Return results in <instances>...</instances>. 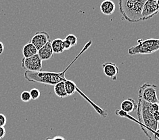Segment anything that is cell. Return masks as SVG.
<instances>
[{
	"mask_svg": "<svg viewBox=\"0 0 159 140\" xmlns=\"http://www.w3.org/2000/svg\"><path fill=\"white\" fill-rule=\"evenodd\" d=\"M92 40H89L88 43H87L84 47L83 48L80 53L78 54V55L76 56V57L70 63V65L63 71H62V72H52V71H37V72H31V71H26L25 72V78L27 81L33 83H39V84L52 86H54L59 82L66 81L67 79L65 78V73L66 72L67 70L73 65L75 61H76L83 53L88 50L91 45H92Z\"/></svg>",
	"mask_w": 159,
	"mask_h": 140,
	"instance_id": "obj_1",
	"label": "cell"
},
{
	"mask_svg": "<svg viewBox=\"0 0 159 140\" xmlns=\"http://www.w3.org/2000/svg\"><path fill=\"white\" fill-rule=\"evenodd\" d=\"M137 115L142 130L149 140H154L158 129V123L154 119L152 113L150 111V103L139 99Z\"/></svg>",
	"mask_w": 159,
	"mask_h": 140,
	"instance_id": "obj_2",
	"label": "cell"
},
{
	"mask_svg": "<svg viewBox=\"0 0 159 140\" xmlns=\"http://www.w3.org/2000/svg\"><path fill=\"white\" fill-rule=\"evenodd\" d=\"M147 0H119L120 12L124 20L132 23L142 20V9Z\"/></svg>",
	"mask_w": 159,
	"mask_h": 140,
	"instance_id": "obj_3",
	"label": "cell"
},
{
	"mask_svg": "<svg viewBox=\"0 0 159 140\" xmlns=\"http://www.w3.org/2000/svg\"><path fill=\"white\" fill-rule=\"evenodd\" d=\"M159 51V39H149L139 40V44L131 47L128 50L130 55L152 54Z\"/></svg>",
	"mask_w": 159,
	"mask_h": 140,
	"instance_id": "obj_4",
	"label": "cell"
},
{
	"mask_svg": "<svg viewBox=\"0 0 159 140\" xmlns=\"http://www.w3.org/2000/svg\"><path fill=\"white\" fill-rule=\"evenodd\" d=\"M157 86L155 84L145 83L140 86L138 92L139 99L149 103H157L158 100L157 94Z\"/></svg>",
	"mask_w": 159,
	"mask_h": 140,
	"instance_id": "obj_5",
	"label": "cell"
},
{
	"mask_svg": "<svg viewBox=\"0 0 159 140\" xmlns=\"http://www.w3.org/2000/svg\"><path fill=\"white\" fill-rule=\"evenodd\" d=\"M22 67L27 71L37 72L42 70L43 61L40 59L38 55H35L28 58L22 59Z\"/></svg>",
	"mask_w": 159,
	"mask_h": 140,
	"instance_id": "obj_6",
	"label": "cell"
},
{
	"mask_svg": "<svg viewBox=\"0 0 159 140\" xmlns=\"http://www.w3.org/2000/svg\"><path fill=\"white\" fill-rule=\"evenodd\" d=\"M159 12L157 0H147L142 9V20L152 18Z\"/></svg>",
	"mask_w": 159,
	"mask_h": 140,
	"instance_id": "obj_7",
	"label": "cell"
},
{
	"mask_svg": "<svg viewBox=\"0 0 159 140\" xmlns=\"http://www.w3.org/2000/svg\"><path fill=\"white\" fill-rule=\"evenodd\" d=\"M50 40V37L49 34L45 31H41L37 32L33 35L30 42L37 48V50H39L45 46Z\"/></svg>",
	"mask_w": 159,
	"mask_h": 140,
	"instance_id": "obj_8",
	"label": "cell"
},
{
	"mask_svg": "<svg viewBox=\"0 0 159 140\" xmlns=\"http://www.w3.org/2000/svg\"><path fill=\"white\" fill-rule=\"evenodd\" d=\"M103 67L104 74L112 80L116 81L117 79V75L119 74V69L115 63L112 62H107L102 65Z\"/></svg>",
	"mask_w": 159,
	"mask_h": 140,
	"instance_id": "obj_9",
	"label": "cell"
},
{
	"mask_svg": "<svg viewBox=\"0 0 159 140\" xmlns=\"http://www.w3.org/2000/svg\"><path fill=\"white\" fill-rule=\"evenodd\" d=\"M51 43L52 42L50 40L45 46L38 50L37 55H39L42 61H47V60L50 59L53 55H54V51L52 50Z\"/></svg>",
	"mask_w": 159,
	"mask_h": 140,
	"instance_id": "obj_10",
	"label": "cell"
},
{
	"mask_svg": "<svg viewBox=\"0 0 159 140\" xmlns=\"http://www.w3.org/2000/svg\"><path fill=\"white\" fill-rule=\"evenodd\" d=\"M100 8L102 14L107 16H111L115 12L116 6L112 0H104L100 4Z\"/></svg>",
	"mask_w": 159,
	"mask_h": 140,
	"instance_id": "obj_11",
	"label": "cell"
},
{
	"mask_svg": "<svg viewBox=\"0 0 159 140\" xmlns=\"http://www.w3.org/2000/svg\"><path fill=\"white\" fill-rule=\"evenodd\" d=\"M138 104L133 99V98H129L127 99L123 100L120 104L121 110L126 113H131L137 110Z\"/></svg>",
	"mask_w": 159,
	"mask_h": 140,
	"instance_id": "obj_12",
	"label": "cell"
},
{
	"mask_svg": "<svg viewBox=\"0 0 159 140\" xmlns=\"http://www.w3.org/2000/svg\"><path fill=\"white\" fill-rule=\"evenodd\" d=\"M37 53H38V50L31 42L26 43L22 48V54L25 58L30 57Z\"/></svg>",
	"mask_w": 159,
	"mask_h": 140,
	"instance_id": "obj_13",
	"label": "cell"
},
{
	"mask_svg": "<svg viewBox=\"0 0 159 140\" xmlns=\"http://www.w3.org/2000/svg\"><path fill=\"white\" fill-rule=\"evenodd\" d=\"M54 92L58 97L64 98H66L68 96L66 90H65V86H64V82H59L58 84L54 86Z\"/></svg>",
	"mask_w": 159,
	"mask_h": 140,
	"instance_id": "obj_14",
	"label": "cell"
},
{
	"mask_svg": "<svg viewBox=\"0 0 159 140\" xmlns=\"http://www.w3.org/2000/svg\"><path fill=\"white\" fill-rule=\"evenodd\" d=\"M63 40L60 39H56L53 40L52 44V50L54 51V53L60 54L64 51L63 48Z\"/></svg>",
	"mask_w": 159,
	"mask_h": 140,
	"instance_id": "obj_15",
	"label": "cell"
},
{
	"mask_svg": "<svg viewBox=\"0 0 159 140\" xmlns=\"http://www.w3.org/2000/svg\"><path fill=\"white\" fill-rule=\"evenodd\" d=\"M64 86H65V90L68 96H72L78 90L76 84L72 80H69V79L64 82Z\"/></svg>",
	"mask_w": 159,
	"mask_h": 140,
	"instance_id": "obj_16",
	"label": "cell"
},
{
	"mask_svg": "<svg viewBox=\"0 0 159 140\" xmlns=\"http://www.w3.org/2000/svg\"><path fill=\"white\" fill-rule=\"evenodd\" d=\"M65 40L69 41V42L70 43V45H72V47L76 46L77 44V42H78L77 37L74 35H67L65 38Z\"/></svg>",
	"mask_w": 159,
	"mask_h": 140,
	"instance_id": "obj_17",
	"label": "cell"
},
{
	"mask_svg": "<svg viewBox=\"0 0 159 140\" xmlns=\"http://www.w3.org/2000/svg\"><path fill=\"white\" fill-rule=\"evenodd\" d=\"M29 92L32 100L38 99L41 96V92L39 91V90L37 88H32L31 90H30Z\"/></svg>",
	"mask_w": 159,
	"mask_h": 140,
	"instance_id": "obj_18",
	"label": "cell"
},
{
	"mask_svg": "<svg viewBox=\"0 0 159 140\" xmlns=\"http://www.w3.org/2000/svg\"><path fill=\"white\" fill-rule=\"evenodd\" d=\"M20 99L22 101H23L24 103H29V102L31 100V95H30L29 91L27 90H25L22 92L20 94Z\"/></svg>",
	"mask_w": 159,
	"mask_h": 140,
	"instance_id": "obj_19",
	"label": "cell"
},
{
	"mask_svg": "<svg viewBox=\"0 0 159 140\" xmlns=\"http://www.w3.org/2000/svg\"><path fill=\"white\" fill-rule=\"evenodd\" d=\"M6 123H7L6 117L3 114L0 113V127H4V126L6 125Z\"/></svg>",
	"mask_w": 159,
	"mask_h": 140,
	"instance_id": "obj_20",
	"label": "cell"
},
{
	"mask_svg": "<svg viewBox=\"0 0 159 140\" xmlns=\"http://www.w3.org/2000/svg\"><path fill=\"white\" fill-rule=\"evenodd\" d=\"M62 45H63V48H64V50H69V49H70L72 47V45H70V43L69 42V41L66 40H63V43H62Z\"/></svg>",
	"mask_w": 159,
	"mask_h": 140,
	"instance_id": "obj_21",
	"label": "cell"
},
{
	"mask_svg": "<svg viewBox=\"0 0 159 140\" xmlns=\"http://www.w3.org/2000/svg\"><path fill=\"white\" fill-rule=\"evenodd\" d=\"M6 134V129L3 127H0V139H2L5 137Z\"/></svg>",
	"mask_w": 159,
	"mask_h": 140,
	"instance_id": "obj_22",
	"label": "cell"
},
{
	"mask_svg": "<svg viewBox=\"0 0 159 140\" xmlns=\"http://www.w3.org/2000/svg\"><path fill=\"white\" fill-rule=\"evenodd\" d=\"M154 119L157 121L158 123H159V111L155 112L153 114Z\"/></svg>",
	"mask_w": 159,
	"mask_h": 140,
	"instance_id": "obj_23",
	"label": "cell"
},
{
	"mask_svg": "<svg viewBox=\"0 0 159 140\" xmlns=\"http://www.w3.org/2000/svg\"><path fill=\"white\" fill-rule=\"evenodd\" d=\"M4 45H3L2 41H0V55H1L3 53V51H4Z\"/></svg>",
	"mask_w": 159,
	"mask_h": 140,
	"instance_id": "obj_24",
	"label": "cell"
},
{
	"mask_svg": "<svg viewBox=\"0 0 159 140\" xmlns=\"http://www.w3.org/2000/svg\"><path fill=\"white\" fill-rule=\"evenodd\" d=\"M53 140H66L65 138H63L62 136H60V135H56L54 138H52Z\"/></svg>",
	"mask_w": 159,
	"mask_h": 140,
	"instance_id": "obj_25",
	"label": "cell"
},
{
	"mask_svg": "<svg viewBox=\"0 0 159 140\" xmlns=\"http://www.w3.org/2000/svg\"><path fill=\"white\" fill-rule=\"evenodd\" d=\"M157 5H158V11H159V0H157Z\"/></svg>",
	"mask_w": 159,
	"mask_h": 140,
	"instance_id": "obj_26",
	"label": "cell"
},
{
	"mask_svg": "<svg viewBox=\"0 0 159 140\" xmlns=\"http://www.w3.org/2000/svg\"><path fill=\"white\" fill-rule=\"evenodd\" d=\"M45 140H53V139L51 138H48Z\"/></svg>",
	"mask_w": 159,
	"mask_h": 140,
	"instance_id": "obj_27",
	"label": "cell"
},
{
	"mask_svg": "<svg viewBox=\"0 0 159 140\" xmlns=\"http://www.w3.org/2000/svg\"><path fill=\"white\" fill-rule=\"evenodd\" d=\"M156 133H157V134H159V128H158V129H157V131Z\"/></svg>",
	"mask_w": 159,
	"mask_h": 140,
	"instance_id": "obj_28",
	"label": "cell"
},
{
	"mask_svg": "<svg viewBox=\"0 0 159 140\" xmlns=\"http://www.w3.org/2000/svg\"><path fill=\"white\" fill-rule=\"evenodd\" d=\"M157 104H158V107H159V99H158V102H157Z\"/></svg>",
	"mask_w": 159,
	"mask_h": 140,
	"instance_id": "obj_29",
	"label": "cell"
},
{
	"mask_svg": "<svg viewBox=\"0 0 159 140\" xmlns=\"http://www.w3.org/2000/svg\"><path fill=\"white\" fill-rule=\"evenodd\" d=\"M122 140H125V139H122Z\"/></svg>",
	"mask_w": 159,
	"mask_h": 140,
	"instance_id": "obj_30",
	"label": "cell"
}]
</instances>
